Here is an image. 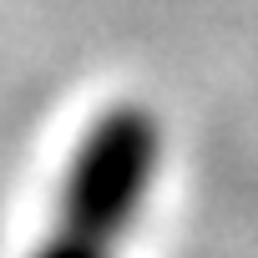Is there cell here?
Listing matches in <instances>:
<instances>
[{
    "label": "cell",
    "mask_w": 258,
    "mask_h": 258,
    "mask_svg": "<svg viewBox=\"0 0 258 258\" xmlns=\"http://www.w3.org/2000/svg\"><path fill=\"white\" fill-rule=\"evenodd\" d=\"M167 152V126L147 101H111L86 121L56 208L31 258H121L142 228Z\"/></svg>",
    "instance_id": "1"
}]
</instances>
